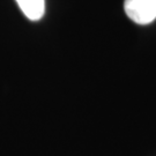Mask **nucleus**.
I'll use <instances>...</instances> for the list:
<instances>
[{
    "label": "nucleus",
    "instance_id": "obj_1",
    "mask_svg": "<svg viewBox=\"0 0 156 156\" xmlns=\"http://www.w3.org/2000/svg\"><path fill=\"white\" fill-rule=\"evenodd\" d=\"M124 9L133 22L149 24L156 19V0H125Z\"/></svg>",
    "mask_w": 156,
    "mask_h": 156
},
{
    "label": "nucleus",
    "instance_id": "obj_2",
    "mask_svg": "<svg viewBox=\"0 0 156 156\" xmlns=\"http://www.w3.org/2000/svg\"><path fill=\"white\" fill-rule=\"evenodd\" d=\"M22 13L31 21L41 20L45 12V0H16Z\"/></svg>",
    "mask_w": 156,
    "mask_h": 156
}]
</instances>
